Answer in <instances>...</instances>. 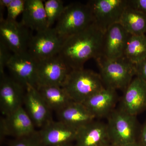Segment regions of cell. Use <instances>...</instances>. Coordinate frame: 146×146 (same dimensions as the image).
Here are the masks:
<instances>
[{
	"label": "cell",
	"instance_id": "6da1fadb",
	"mask_svg": "<svg viewBox=\"0 0 146 146\" xmlns=\"http://www.w3.org/2000/svg\"><path fill=\"white\" fill-rule=\"evenodd\" d=\"M104 33L94 22L64 39L58 55L71 70L83 69L87 60L100 56Z\"/></svg>",
	"mask_w": 146,
	"mask_h": 146
},
{
	"label": "cell",
	"instance_id": "7a4b0ae2",
	"mask_svg": "<svg viewBox=\"0 0 146 146\" xmlns=\"http://www.w3.org/2000/svg\"><path fill=\"white\" fill-rule=\"evenodd\" d=\"M95 60L106 88L124 91L136 76V65L124 56L117 59L100 56Z\"/></svg>",
	"mask_w": 146,
	"mask_h": 146
},
{
	"label": "cell",
	"instance_id": "3957f363",
	"mask_svg": "<svg viewBox=\"0 0 146 146\" xmlns=\"http://www.w3.org/2000/svg\"><path fill=\"white\" fill-rule=\"evenodd\" d=\"M61 86L73 102L80 103L105 87L99 74L84 68L71 70Z\"/></svg>",
	"mask_w": 146,
	"mask_h": 146
},
{
	"label": "cell",
	"instance_id": "277c9868",
	"mask_svg": "<svg viewBox=\"0 0 146 146\" xmlns=\"http://www.w3.org/2000/svg\"><path fill=\"white\" fill-rule=\"evenodd\" d=\"M94 23L91 9L87 4L73 3L65 6L54 28L59 36L65 39Z\"/></svg>",
	"mask_w": 146,
	"mask_h": 146
},
{
	"label": "cell",
	"instance_id": "5b68a950",
	"mask_svg": "<svg viewBox=\"0 0 146 146\" xmlns=\"http://www.w3.org/2000/svg\"><path fill=\"white\" fill-rule=\"evenodd\" d=\"M109 142L117 146L137 141L138 123L136 116L120 109H115L108 117Z\"/></svg>",
	"mask_w": 146,
	"mask_h": 146
},
{
	"label": "cell",
	"instance_id": "8992f818",
	"mask_svg": "<svg viewBox=\"0 0 146 146\" xmlns=\"http://www.w3.org/2000/svg\"><path fill=\"white\" fill-rule=\"evenodd\" d=\"M86 4L91 9L94 23L104 32L119 23L128 0H91Z\"/></svg>",
	"mask_w": 146,
	"mask_h": 146
},
{
	"label": "cell",
	"instance_id": "52a82bcc",
	"mask_svg": "<svg viewBox=\"0 0 146 146\" xmlns=\"http://www.w3.org/2000/svg\"><path fill=\"white\" fill-rule=\"evenodd\" d=\"M64 39L54 27L48 28L33 35L27 51L37 61L59 54Z\"/></svg>",
	"mask_w": 146,
	"mask_h": 146
},
{
	"label": "cell",
	"instance_id": "ba28073f",
	"mask_svg": "<svg viewBox=\"0 0 146 146\" xmlns=\"http://www.w3.org/2000/svg\"><path fill=\"white\" fill-rule=\"evenodd\" d=\"M33 35L21 22L5 19L0 22V41L13 54L27 51Z\"/></svg>",
	"mask_w": 146,
	"mask_h": 146
},
{
	"label": "cell",
	"instance_id": "9c48e42d",
	"mask_svg": "<svg viewBox=\"0 0 146 146\" xmlns=\"http://www.w3.org/2000/svg\"><path fill=\"white\" fill-rule=\"evenodd\" d=\"M71 70L58 54L38 61L37 88L42 86H62Z\"/></svg>",
	"mask_w": 146,
	"mask_h": 146
},
{
	"label": "cell",
	"instance_id": "30bf717a",
	"mask_svg": "<svg viewBox=\"0 0 146 146\" xmlns=\"http://www.w3.org/2000/svg\"><path fill=\"white\" fill-rule=\"evenodd\" d=\"M38 61L27 51L12 54L7 68L12 78L25 87L30 85L37 88L36 69Z\"/></svg>",
	"mask_w": 146,
	"mask_h": 146
},
{
	"label": "cell",
	"instance_id": "8fae6325",
	"mask_svg": "<svg viewBox=\"0 0 146 146\" xmlns=\"http://www.w3.org/2000/svg\"><path fill=\"white\" fill-rule=\"evenodd\" d=\"M35 126L31 118L22 106L5 117L1 118V139L7 136L19 138L31 135L36 131Z\"/></svg>",
	"mask_w": 146,
	"mask_h": 146
},
{
	"label": "cell",
	"instance_id": "7c38bea8",
	"mask_svg": "<svg viewBox=\"0 0 146 146\" xmlns=\"http://www.w3.org/2000/svg\"><path fill=\"white\" fill-rule=\"evenodd\" d=\"M0 76V109L6 116L22 107L26 88L5 74Z\"/></svg>",
	"mask_w": 146,
	"mask_h": 146
},
{
	"label": "cell",
	"instance_id": "4fadbf2b",
	"mask_svg": "<svg viewBox=\"0 0 146 146\" xmlns=\"http://www.w3.org/2000/svg\"><path fill=\"white\" fill-rule=\"evenodd\" d=\"M129 35L119 23L109 27L103 35L100 56L109 59L124 56Z\"/></svg>",
	"mask_w": 146,
	"mask_h": 146
},
{
	"label": "cell",
	"instance_id": "5bb4252c",
	"mask_svg": "<svg viewBox=\"0 0 146 146\" xmlns=\"http://www.w3.org/2000/svg\"><path fill=\"white\" fill-rule=\"evenodd\" d=\"M58 121L50 120L38 131L45 146H56L70 143L76 141L79 129Z\"/></svg>",
	"mask_w": 146,
	"mask_h": 146
},
{
	"label": "cell",
	"instance_id": "9a60e30c",
	"mask_svg": "<svg viewBox=\"0 0 146 146\" xmlns=\"http://www.w3.org/2000/svg\"><path fill=\"white\" fill-rule=\"evenodd\" d=\"M124 91L119 109L133 116L146 110V82L136 77Z\"/></svg>",
	"mask_w": 146,
	"mask_h": 146
},
{
	"label": "cell",
	"instance_id": "2e32d148",
	"mask_svg": "<svg viewBox=\"0 0 146 146\" xmlns=\"http://www.w3.org/2000/svg\"><path fill=\"white\" fill-rule=\"evenodd\" d=\"M24 103L26 111L35 126L42 127L52 120L51 110L37 88L30 85H27Z\"/></svg>",
	"mask_w": 146,
	"mask_h": 146
},
{
	"label": "cell",
	"instance_id": "e0dca14e",
	"mask_svg": "<svg viewBox=\"0 0 146 146\" xmlns=\"http://www.w3.org/2000/svg\"><path fill=\"white\" fill-rule=\"evenodd\" d=\"M117 100L116 90L104 87L82 104L95 118H107L115 109Z\"/></svg>",
	"mask_w": 146,
	"mask_h": 146
},
{
	"label": "cell",
	"instance_id": "ac0fdd59",
	"mask_svg": "<svg viewBox=\"0 0 146 146\" xmlns=\"http://www.w3.org/2000/svg\"><path fill=\"white\" fill-rule=\"evenodd\" d=\"M76 146H102L109 142L106 123L92 121L79 129Z\"/></svg>",
	"mask_w": 146,
	"mask_h": 146
},
{
	"label": "cell",
	"instance_id": "d6986e66",
	"mask_svg": "<svg viewBox=\"0 0 146 146\" xmlns=\"http://www.w3.org/2000/svg\"><path fill=\"white\" fill-rule=\"evenodd\" d=\"M24 26L37 32L48 28L46 15L42 0H25L21 21Z\"/></svg>",
	"mask_w": 146,
	"mask_h": 146
},
{
	"label": "cell",
	"instance_id": "ffe728a7",
	"mask_svg": "<svg viewBox=\"0 0 146 146\" xmlns=\"http://www.w3.org/2000/svg\"><path fill=\"white\" fill-rule=\"evenodd\" d=\"M56 112L58 121L77 129L96 119L83 104L73 101Z\"/></svg>",
	"mask_w": 146,
	"mask_h": 146
},
{
	"label": "cell",
	"instance_id": "44dd1931",
	"mask_svg": "<svg viewBox=\"0 0 146 146\" xmlns=\"http://www.w3.org/2000/svg\"><path fill=\"white\" fill-rule=\"evenodd\" d=\"M119 23L131 35L146 34V15L128 4Z\"/></svg>",
	"mask_w": 146,
	"mask_h": 146
},
{
	"label": "cell",
	"instance_id": "7402d4cb",
	"mask_svg": "<svg viewBox=\"0 0 146 146\" xmlns=\"http://www.w3.org/2000/svg\"><path fill=\"white\" fill-rule=\"evenodd\" d=\"M37 89L50 110L58 112L73 102L61 86H39Z\"/></svg>",
	"mask_w": 146,
	"mask_h": 146
},
{
	"label": "cell",
	"instance_id": "603a6c76",
	"mask_svg": "<svg viewBox=\"0 0 146 146\" xmlns=\"http://www.w3.org/2000/svg\"><path fill=\"white\" fill-rule=\"evenodd\" d=\"M124 56L136 65L146 58V34L129 35Z\"/></svg>",
	"mask_w": 146,
	"mask_h": 146
},
{
	"label": "cell",
	"instance_id": "cb8c5ba5",
	"mask_svg": "<svg viewBox=\"0 0 146 146\" xmlns=\"http://www.w3.org/2000/svg\"><path fill=\"white\" fill-rule=\"evenodd\" d=\"M44 5L48 28L52 27L53 25L60 17L65 6L61 0H47L44 1Z\"/></svg>",
	"mask_w": 146,
	"mask_h": 146
},
{
	"label": "cell",
	"instance_id": "d4e9b609",
	"mask_svg": "<svg viewBox=\"0 0 146 146\" xmlns=\"http://www.w3.org/2000/svg\"><path fill=\"white\" fill-rule=\"evenodd\" d=\"M9 146H45L42 143L38 131L29 136L15 138L10 142Z\"/></svg>",
	"mask_w": 146,
	"mask_h": 146
},
{
	"label": "cell",
	"instance_id": "484cf974",
	"mask_svg": "<svg viewBox=\"0 0 146 146\" xmlns=\"http://www.w3.org/2000/svg\"><path fill=\"white\" fill-rule=\"evenodd\" d=\"M25 0H12L7 9V20L16 21L18 15L23 13L25 7Z\"/></svg>",
	"mask_w": 146,
	"mask_h": 146
},
{
	"label": "cell",
	"instance_id": "4316f807",
	"mask_svg": "<svg viewBox=\"0 0 146 146\" xmlns=\"http://www.w3.org/2000/svg\"><path fill=\"white\" fill-rule=\"evenodd\" d=\"M8 47L0 41V76L4 74L5 68H7L12 54Z\"/></svg>",
	"mask_w": 146,
	"mask_h": 146
},
{
	"label": "cell",
	"instance_id": "83f0119b",
	"mask_svg": "<svg viewBox=\"0 0 146 146\" xmlns=\"http://www.w3.org/2000/svg\"><path fill=\"white\" fill-rule=\"evenodd\" d=\"M136 76L146 82V58L136 65Z\"/></svg>",
	"mask_w": 146,
	"mask_h": 146
},
{
	"label": "cell",
	"instance_id": "f1b7e54d",
	"mask_svg": "<svg viewBox=\"0 0 146 146\" xmlns=\"http://www.w3.org/2000/svg\"><path fill=\"white\" fill-rule=\"evenodd\" d=\"M129 4L146 15V0H129Z\"/></svg>",
	"mask_w": 146,
	"mask_h": 146
},
{
	"label": "cell",
	"instance_id": "f546056e",
	"mask_svg": "<svg viewBox=\"0 0 146 146\" xmlns=\"http://www.w3.org/2000/svg\"><path fill=\"white\" fill-rule=\"evenodd\" d=\"M138 142L141 146H146V121L140 131Z\"/></svg>",
	"mask_w": 146,
	"mask_h": 146
},
{
	"label": "cell",
	"instance_id": "4dcf8cb0",
	"mask_svg": "<svg viewBox=\"0 0 146 146\" xmlns=\"http://www.w3.org/2000/svg\"><path fill=\"white\" fill-rule=\"evenodd\" d=\"M117 146H141V145L137 141L136 142H133V143H129L123 144V145Z\"/></svg>",
	"mask_w": 146,
	"mask_h": 146
},
{
	"label": "cell",
	"instance_id": "1f68e13d",
	"mask_svg": "<svg viewBox=\"0 0 146 146\" xmlns=\"http://www.w3.org/2000/svg\"><path fill=\"white\" fill-rule=\"evenodd\" d=\"M56 146H76V145L73 146L72 145H71L70 144H65V145H60Z\"/></svg>",
	"mask_w": 146,
	"mask_h": 146
},
{
	"label": "cell",
	"instance_id": "d6a6232c",
	"mask_svg": "<svg viewBox=\"0 0 146 146\" xmlns=\"http://www.w3.org/2000/svg\"><path fill=\"white\" fill-rule=\"evenodd\" d=\"M102 146H113L111 145L110 143H108L105 144V145H103Z\"/></svg>",
	"mask_w": 146,
	"mask_h": 146
}]
</instances>
